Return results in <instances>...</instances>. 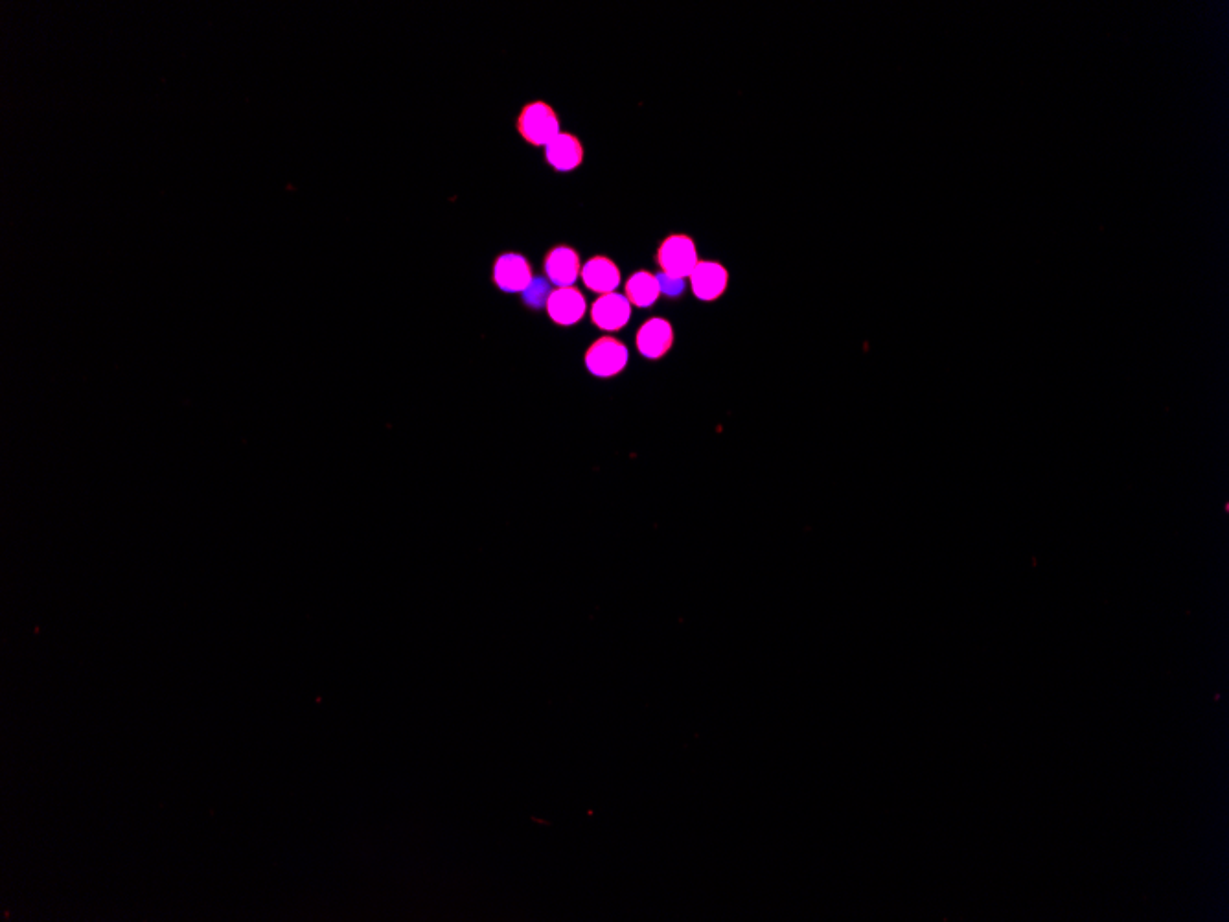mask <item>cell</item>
<instances>
[{
  "label": "cell",
  "instance_id": "cell-11",
  "mask_svg": "<svg viewBox=\"0 0 1229 922\" xmlns=\"http://www.w3.org/2000/svg\"><path fill=\"white\" fill-rule=\"evenodd\" d=\"M545 157L554 170L573 172L584 161V146L571 133H560L545 146Z\"/></svg>",
  "mask_w": 1229,
  "mask_h": 922
},
{
  "label": "cell",
  "instance_id": "cell-2",
  "mask_svg": "<svg viewBox=\"0 0 1229 922\" xmlns=\"http://www.w3.org/2000/svg\"><path fill=\"white\" fill-rule=\"evenodd\" d=\"M655 262L661 267V273L670 277L687 278L700 260L694 240L690 236L672 234L659 245Z\"/></svg>",
  "mask_w": 1229,
  "mask_h": 922
},
{
  "label": "cell",
  "instance_id": "cell-6",
  "mask_svg": "<svg viewBox=\"0 0 1229 922\" xmlns=\"http://www.w3.org/2000/svg\"><path fill=\"white\" fill-rule=\"evenodd\" d=\"M545 306L549 317L560 326H573L582 321L587 310L586 297L575 286L552 289Z\"/></svg>",
  "mask_w": 1229,
  "mask_h": 922
},
{
  "label": "cell",
  "instance_id": "cell-1",
  "mask_svg": "<svg viewBox=\"0 0 1229 922\" xmlns=\"http://www.w3.org/2000/svg\"><path fill=\"white\" fill-rule=\"evenodd\" d=\"M517 131L532 146H547L556 135H560V118L551 105L532 102L523 107L517 118Z\"/></svg>",
  "mask_w": 1229,
  "mask_h": 922
},
{
  "label": "cell",
  "instance_id": "cell-4",
  "mask_svg": "<svg viewBox=\"0 0 1229 922\" xmlns=\"http://www.w3.org/2000/svg\"><path fill=\"white\" fill-rule=\"evenodd\" d=\"M495 286L506 293H521L532 282L530 262L517 253L501 254L494 264Z\"/></svg>",
  "mask_w": 1229,
  "mask_h": 922
},
{
  "label": "cell",
  "instance_id": "cell-12",
  "mask_svg": "<svg viewBox=\"0 0 1229 922\" xmlns=\"http://www.w3.org/2000/svg\"><path fill=\"white\" fill-rule=\"evenodd\" d=\"M626 299L637 308H650L661 295L659 280L648 271H637L626 282Z\"/></svg>",
  "mask_w": 1229,
  "mask_h": 922
},
{
  "label": "cell",
  "instance_id": "cell-7",
  "mask_svg": "<svg viewBox=\"0 0 1229 922\" xmlns=\"http://www.w3.org/2000/svg\"><path fill=\"white\" fill-rule=\"evenodd\" d=\"M635 345L646 359H661L674 346V328L665 319H650L639 328Z\"/></svg>",
  "mask_w": 1229,
  "mask_h": 922
},
{
  "label": "cell",
  "instance_id": "cell-13",
  "mask_svg": "<svg viewBox=\"0 0 1229 922\" xmlns=\"http://www.w3.org/2000/svg\"><path fill=\"white\" fill-rule=\"evenodd\" d=\"M523 293H525V302L530 304V306H534V308H538L543 302L547 304V299H549L552 291L545 280H534L532 278L529 288L525 289Z\"/></svg>",
  "mask_w": 1229,
  "mask_h": 922
},
{
  "label": "cell",
  "instance_id": "cell-9",
  "mask_svg": "<svg viewBox=\"0 0 1229 922\" xmlns=\"http://www.w3.org/2000/svg\"><path fill=\"white\" fill-rule=\"evenodd\" d=\"M580 254L573 247L558 245L545 256V273L554 286L569 288L575 286L576 278L580 277Z\"/></svg>",
  "mask_w": 1229,
  "mask_h": 922
},
{
  "label": "cell",
  "instance_id": "cell-3",
  "mask_svg": "<svg viewBox=\"0 0 1229 922\" xmlns=\"http://www.w3.org/2000/svg\"><path fill=\"white\" fill-rule=\"evenodd\" d=\"M628 348L615 337H600L587 348L586 367L597 378H613L628 365Z\"/></svg>",
  "mask_w": 1229,
  "mask_h": 922
},
{
  "label": "cell",
  "instance_id": "cell-10",
  "mask_svg": "<svg viewBox=\"0 0 1229 922\" xmlns=\"http://www.w3.org/2000/svg\"><path fill=\"white\" fill-rule=\"evenodd\" d=\"M582 280L586 284L587 289L595 291L598 295H608L615 293V289L621 284V271L613 260H609L608 256H593L586 266L580 271Z\"/></svg>",
  "mask_w": 1229,
  "mask_h": 922
},
{
  "label": "cell",
  "instance_id": "cell-5",
  "mask_svg": "<svg viewBox=\"0 0 1229 922\" xmlns=\"http://www.w3.org/2000/svg\"><path fill=\"white\" fill-rule=\"evenodd\" d=\"M632 317V304L624 295H600L591 308V321L604 332H619Z\"/></svg>",
  "mask_w": 1229,
  "mask_h": 922
},
{
  "label": "cell",
  "instance_id": "cell-8",
  "mask_svg": "<svg viewBox=\"0 0 1229 922\" xmlns=\"http://www.w3.org/2000/svg\"><path fill=\"white\" fill-rule=\"evenodd\" d=\"M727 282H729V273L718 262H698V266L694 267V271L690 273L692 293L696 295V299L703 300V302L720 299L727 289Z\"/></svg>",
  "mask_w": 1229,
  "mask_h": 922
},
{
  "label": "cell",
  "instance_id": "cell-14",
  "mask_svg": "<svg viewBox=\"0 0 1229 922\" xmlns=\"http://www.w3.org/2000/svg\"><path fill=\"white\" fill-rule=\"evenodd\" d=\"M657 280H659L661 293L667 295L670 299L679 297L685 291V278L670 277V275H665V273H659Z\"/></svg>",
  "mask_w": 1229,
  "mask_h": 922
}]
</instances>
